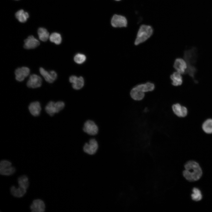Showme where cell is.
<instances>
[{
    "label": "cell",
    "instance_id": "obj_1",
    "mask_svg": "<svg viewBox=\"0 0 212 212\" xmlns=\"http://www.w3.org/2000/svg\"><path fill=\"white\" fill-rule=\"evenodd\" d=\"M184 57L187 66L185 74H188L192 78L194 82L197 83V81L195 80V77L197 71L195 66L197 57L196 48L193 47L186 50L184 52Z\"/></svg>",
    "mask_w": 212,
    "mask_h": 212
},
{
    "label": "cell",
    "instance_id": "obj_2",
    "mask_svg": "<svg viewBox=\"0 0 212 212\" xmlns=\"http://www.w3.org/2000/svg\"><path fill=\"white\" fill-rule=\"evenodd\" d=\"M185 168L183 174L188 181H196L199 179L202 175L201 169L198 164L194 161H190L187 162L185 165Z\"/></svg>",
    "mask_w": 212,
    "mask_h": 212
},
{
    "label": "cell",
    "instance_id": "obj_3",
    "mask_svg": "<svg viewBox=\"0 0 212 212\" xmlns=\"http://www.w3.org/2000/svg\"><path fill=\"white\" fill-rule=\"evenodd\" d=\"M153 29L151 26L146 24L141 25L138 31L135 44L137 45L146 41L153 34Z\"/></svg>",
    "mask_w": 212,
    "mask_h": 212
},
{
    "label": "cell",
    "instance_id": "obj_4",
    "mask_svg": "<svg viewBox=\"0 0 212 212\" xmlns=\"http://www.w3.org/2000/svg\"><path fill=\"white\" fill-rule=\"evenodd\" d=\"M99 147L98 142L93 137L90 138L87 142L84 144L82 150L85 153L89 155H92L96 153Z\"/></svg>",
    "mask_w": 212,
    "mask_h": 212
},
{
    "label": "cell",
    "instance_id": "obj_5",
    "mask_svg": "<svg viewBox=\"0 0 212 212\" xmlns=\"http://www.w3.org/2000/svg\"><path fill=\"white\" fill-rule=\"evenodd\" d=\"M82 130L84 132L88 135L95 137L98 133L99 127L94 120L88 119L84 123Z\"/></svg>",
    "mask_w": 212,
    "mask_h": 212
},
{
    "label": "cell",
    "instance_id": "obj_6",
    "mask_svg": "<svg viewBox=\"0 0 212 212\" xmlns=\"http://www.w3.org/2000/svg\"><path fill=\"white\" fill-rule=\"evenodd\" d=\"M16 171L15 167L12 165L9 160H3L0 163V174L2 175L10 176L14 174Z\"/></svg>",
    "mask_w": 212,
    "mask_h": 212
},
{
    "label": "cell",
    "instance_id": "obj_7",
    "mask_svg": "<svg viewBox=\"0 0 212 212\" xmlns=\"http://www.w3.org/2000/svg\"><path fill=\"white\" fill-rule=\"evenodd\" d=\"M111 24L114 27H125L127 26V21L124 16L115 14L112 18Z\"/></svg>",
    "mask_w": 212,
    "mask_h": 212
},
{
    "label": "cell",
    "instance_id": "obj_8",
    "mask_svg": "<svg viewBox=\"0 0 212 212\" xmlns=\"http://www.w3.org/2000/svg\"><path fill=\"white\" fill-rule=\"evenodd\" d=\"M45 208L44 202L39 198L33 200L30 206V209L32 212H43L45 211Z\"/></svg>",
    "mask_w": 212,
    "mask_h": 212
},
{
    "label": "cell",
    "instance_id": "obj_9",
    "mask_svg": "<svg viewBox=\"0 0 212 212\" xmlns=\"http://www.w3.org/2000/svg\"><path fill=\"white\" fill-rule=\"evenodd\" d=\"M42 79L39 76L34 74L29 76L26 85L29 88H35L40 87L42 85Z\"/></svg>",
    "mask_w": 212,
    "mask_h": 212
},
{
    "label": "cell",
    "instance_id": "obj_10",
    "mask_svg": "<svg viewBox=\"0 0 212 212\" xmlns=\"http://www.w3.org/2000/svg\"><path fill=\"white\" fill-rule=\"evenodd\" d=\"M39 70L41 75L45 80L49 83H53L57 78V74L54 71L51 70L48 72L42 67H40Z\"/></svg>",
    "mask_w": 212,
    "mask_h": 212
},
{
    "label": "cell",
    "instance_id": "obj_11",
    "mask_svg": "<svg viewBox=\"0 0 212 212\" xmlns=\"http://www.w3.org/2000/svg\"><path fill=\"white\" fill-rule=\"evenodd\" d=\"M30 73V69L27 67H23L16 69L15 71V78L18 81L21 82L24 80Z\"/></svg>",
    "mask_w": 212,
    "mask_h": 212
},
{
    "label": "cell",
    "instance_id": "obj_12",
    "mask_svg": "<svg viewBox=\"0 0 212 212\" xmlns=\"http://www.w3.org/2000/svg\"><path fill=\"white\" fill-rule=\"evenodd\" d=\"M173 67L177 72L181 74H185L187 66L184 59L178 58L175 60Z\"/></svg>",
    "mask_w": 212,
    "mask_h": 212
},
{
    "label": "cell",
    "instance_id": "obj_13",
    "mask_svg": "<svg viewBox=\"0 0 212 212\" xmlns=\"http://www.w3.org/2000/svg\"><path fill=\"white\" fill-rule=\"evenodd\" d=\"M24 47L26 49L35 48L40 44L39 42L33 36H29L24 41Z\"/></svg>",
    "mask_w": 212,
    "mask_h": 212
},
{
    "label": "cell",
    "instance_id": "obj_14",
    "mask_svg": "<svg viewBox=\"0 0 212 212\" xmlns=\"http://www.w3.org/2000/svg\"><path fill=\"white\" fill-rule=\"evenodd\" d=\"M172 110L174 113L177 116L184 117L187 115L188 110L187 108L181 106L179 104L177 103L173 105Z\"/></svg>",
    "mask_w": 212,
    "mask_h": 212
},
{
    "label": "cell",
    "instance_id": "obj_15",
    "mask_svg": "<svg viewBox=\"0 0 212 212\" xmlns=\"http://www.w3.org/2000/svg\"><path fill=\"white\" fill-rule=\"evenodd\" d=\"M26 190L18 186L16 187L15 186H12L10 188V192L14 197L20 198L23 197L26 193Z\"/></svg>",
    "mask_w": 212,
    "mask_h": 212
},
{
    "label": "cell",
    "instance_id": "obj_16",
    "mask_svg": "<svg viewBox=\"0 0 212 212\" xmlns=\"http://www.w3.org/2000/svg\"><path fill=\"white\" fill-rule=\"evenodd\" d=\"M29 109L33 116H37L39 115L41 110L40 103L38 101L31 103L29 105Z\"/></svg>",
    "mask_w": 212,
    "mask_h": 212
},
{
    "label": "cell",
    "instance_id": "obj_17",
    "mask_svg": "<svg viewBox=\"0 0 212 212\" xmlns=\"http://www.w3.org/2000/svg\"><path fill=\"white\" fill-rule=\"evenodd\" d=\"M181 74L177 72H174L170 76L172 81V84L174 86L181 85L183 82L182 77Z\"/></svg>",
    "mask_w": 212,
    "mask_h": 212
},
{
    "label": "cell",
    "instance_id": "obj_18",
    "mask_svg": "<svg viewBox=\"0 0 212 212\" xmlns=\"http://www.w3.org/2000/svg\"><path fill=\"white\" fill-rule=\"evenodd\" d=\"M130 95L133 99L136 100H140L143 98L145 93L135 87L131 90Z\"/></svg>",
    "mask_w": 212,
    "mask_h": 212
},
{
    "label": "cell",
    "instance_id": "obj_19",
    "mask_svg": "<svg viewBox=\"0 0 212 212\" xmlns=\"http://www.w3.org/2000/svg\"><path fill=\"white\" fill-rule=\"evenodd\" d=\"M135 87L141 91L145 92L153 90L155 88V85L152 83L147 82L145 84L138 85Z\"/></svg>",
    "mask_w": 212,
    "mask_h": 212
},
{
    "label": "cell",
    "instance_id": "obj_20",
    "mask_svg": "<svg viewBox=\"0 0 212 212\" xmlns=\"http://www.w3.org/2000/svg\"><path fill=\"white\" fill-rule=\"evenodd\" d=\"M19 186L27 189L29 186V181L28 177L23 175L19 176L17 179Z\"/></svg>",
    "mask_w": 212,
    "mask_h": 212
},
{
    "label": "cell",
    "instance_id": "obj_21",
    "mask_svg": "<svg viewBox=\"0 0 212 212\" xmlns=\"http://www.w3.org/2000/svg\"><path fill=\"white\" fill-rule=\"evenodd\" d=\"M38 34L39 39L42 41L45 42L49 38V33L44 28H39L38 30Z\"/></svg>",
    "mask_w": 212,
    "mask_h": 212
},
{
    "label": "cell",
    "instance_id": "obj_22",
    "mask_svg": "<svg viewBox=\"0 0 212 212\" xmlns=\"http://www.w3.org/2000/svg\"><path fill=\"white\" fill-rule=\"evenodd\" d=\"M15 16L21 22H25L29 17L28 13L22 9L19 10L15 14Z\"/></svg>",
    "mask_w": 212,
    "mask_h": 212
},
{
    "label": "cell",
    "instance_id": "obj_23",
    "mask_svg": "<svg viewBox=\"0 0 212 212\" xmlns=\"http://www.w3.org/2000/svg\"><path fill=\"white\" fill-rule=\"evenodd\" d=\"M45 110L46 112L50 116H53L57 113L55 102L52 101L49 102L46 106Z\"/></svg>",
    "mask_w": 212,
    "mask_h": 212
},
{
    "label": "cell",
    "instance_id": "obj_24",
    "mask_svg": "<svg viewBox=\"0 0 212 212\" xmlns=\"http://www.w3.org/2000/svg\"><path fill=\"white\" fill-rule=\"evenodd\" d=\"M202 128L203 131L206 133H212V119L206 120L203 123Z\"/></svg>",
    "mask_w": 212,
    "mask_h": 212
},
{
    "label": "cell",
    "instance_id": "obj_25",
    "mask_svg": "<svg viewBox=\"0 0 212 212\" xmlns=\"http://www.w3.org/2000/svg\"><path fill=\"white\" fill-rule=\"evenodd\" d=\"M84 80L82 77H78L76 81L72 84V87L73 89L76 90L81 89L84 85Z\"/></svg>",
    "mask_w": 212,
    "mask_h": 212
},
{
    "label": "cell",
    "instance_id": "obj_26",
    "mask_svg": "<svg viewBox=\"0 0 212 212\" xmlns=\"http://www.w3.org/2000/svg\"><path fill=\"white\" fill-rule=\"evenodd\" d=\"M49 39L51 42L57 45L60 44L61 43L62 40L61 35L59 33L57 32L52 33L50 35Z\"/></svg>",
    "mask_w": 212,
    "mask_h": 212
},
{
    "label": "cell",
    "instance_id": "obj_27",
    "mask_svg": "<svg viewBox=\"0 0 212 212\" xmlns=\"http://www.w3.org/2000/svg\"><path fill=\"white\" fill-rule=\"evenodd\" d=\"M191 196L193 200L195 201H200L202 198V195L200 191L198 188H194L192 190Z\"/></svg>",
    "mask_w": 212,
    "mask_h": 212
},
{
    "label": "cell",
    "instance_id": "obj_28",
    "mask_svg": "<svg viewBox=\"0 0 212 212\" xmlns=\"http://www.w3.org/2000/svg\"><path fill=\"white\" fill-rule=\"evenodd\" d=\"M86 59V56L85 55L81 53L76 54L74 57V61L78 64H81L84 63Z\"/></svg>",
    "mask_w": 212,
    "mask_h": 212
},
{
    "label": "cell",
    "instance_id": "obj_29",
    "mask_svg": "<svg viewBox=\"0 0 212 212\" xmlns=\"http://www.w3.org/2000/svg\"><path fill=\"white\" fill-rule=\"evenodd\" d=\"M78 77L75 75L71 76L69 78V81L70 83L72 84L76 81Z\"/></svg>",
    "mask_w": 212,
    "mask_h": 212
},
{
    "label": "cell",
    "instance_id": "obj_30",
    "mask_svg": "<svg viewBox=\"0 0 212 212\" xmlns=\"http://www.w3.org/2000/svg\"><path fill=\"white\" fill-rule=\"evenodd\" d=\"M115 0L117 1H120V0Z\"/></svg>",
    "mask_w": 212,
    "mask_h": 212
},
{
    "label": "cell",
    "instance_id": "obj_31",
    "mask_svg": "<svg viewBox=\"0 0 212 212\" xmlns=\"http://www.w3.org/2000/svg\"></svg>",
    "mask_w": 212,
    "mask_h": 212
}]
</instances>
